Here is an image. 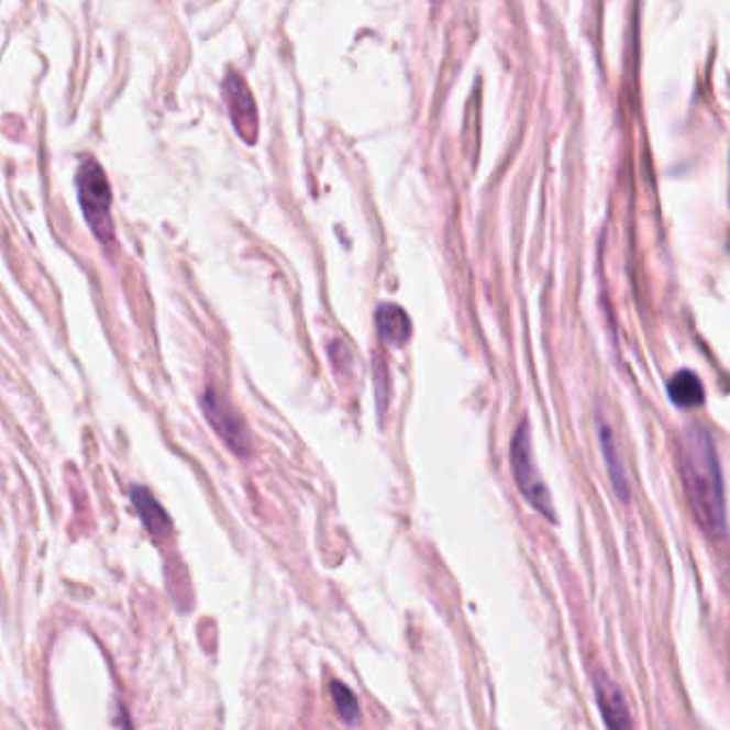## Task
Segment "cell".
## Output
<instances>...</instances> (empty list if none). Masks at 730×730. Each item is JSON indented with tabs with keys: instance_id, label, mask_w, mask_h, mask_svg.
Instances as JSON below:
<instances>
[{
	"instance_id": "cell-1",
	"label": "cell",
	"mask_w": 730,
	"mask_h": 730,
	"mask_svg": "<svg viewBox=\"0 0 730 730\" xmlns=\"http://www.w3.org/2000/svg\"><path fill=\"white\" fill-rule=\"evenodd\" d=\"M679 469L690 501L692 515L707 535H722L727 526L725 480L711 435L690 427L679 444Z\"/></svg>"
},
{
	"instance_id": "cell-2",
	"label": "cell",
	"mask_w": 730,
	"mask_h": 730,
	"mask_svg": "<svg viewBox=\"0 0 730 730\" xmlns=\"http://www.w3.org/2000/svg\"><path fill=\"white\" fill-rule=\"evenodd\" d=\"M78 200H80L84 219L90 232L101 241L110 243L114 239L112 225V189L103 167L95 159L86 157L76 174Z\"/></svg>"
},
{
	"instance_id": "cell-3",
	"label": "cell",
	"mask_w": 730,
	"mask_h": 730,
	"mask_svg": "<svg viewBox=\"0 0 730 730\" xmlns=\"http://www.w3.org/2000/svg\"><path fill=\"white\" fill-rule=\"evenodd\" d=\"M510 465H512V476L515 483L521 490V495L528 499L533 510L544 515L549 521H555L553 504L549 488L542 483L535 463H533V452H531V435H529L528 424H521L512 438L510 444Z\"/></svg>"
},
{
	"instance_id": "cell-4",
	"label": "cell",
	"mask_w": 730,
	"mask_h": 730,
	"mask_svg": "<svg viewBox=\"0 0 730 730\" xmlns=\"http://www.w3.org/2000/svg\"><path fill=\"white\" fill-rule=\"evenodd\" d=\"M202 411L210 427L234 454L246 456L251 452L243 418L234 411V407L228 403V399L221 392H217L214 388H206L202 395Z\"/></svg>"
},
{
	"instance_id": "cell-5",
	"label": "cell",
	"mask_w": 730,
	"mask_h": 730,
	"mask_svg": "<svg viewBox=\"0 0 730 730\" xmlns=\"http://www.w3.org/2000/svg\"><path fill=\"white\" fill-rule=\"evenodd\" d=\"M223 97L228 101L230 117L234 121L236 131L243 135L244 142L253 144L257 135V110L243 76L239 74L228 76V80L223 84Z\"/></svg>"
},
{
	"instance_id": "cell-6",
	"label": "cell",
	"mask_w": 730,
	"mask_h": 730,
	"mask_svg": "<svg viewBox=\"0 0 730 730\" xmlns=\"http://www.w3.org/2000/svg\"><path fill=\"white\" fill-rule=\"evenodd\" d=\"M375 325L384 343L403 347L407 341L411 339V322L406 311L399 305L392 302H381L375 311Z\"/></svg>"
},
{
	"instance_id": "cell-7",
	"label": "cell",
	"mask_w": 730,
	"mask_h": 730,
	"mask_svg": "<svg viewBox=\"0 0 730 730\" xmlns=\"http://www.w3.org/2000/svg\"><path fill=\"white\" fill-rule=\"evenodd\" d=\"M131 501H133V508H135L142 526L153 538H163L172 531V519L163 510L162 504L148 493V488H131Z\"/></svg>"
},
{
	"instance_id": "cell-8",
	"label": "cell",
	"mask_w": 730,
	"mask_h": 730,
	"mask_svg": "<svg viewBox=\"0 0 730 730\" xmlns=\"http://www.w3.org/2000/svg\"><path fill=\"white\" fill-rule=\"evenodd\" d=\"M596 700L602 711L605 725L610 729H628L632 727V718L628 714L626 700L621 692L617 690L609 679H598L596 682Z\"/></svg>"
},
{
	"instance_id": "cell-9",
	"label": "cell",
	"mask_w": 730,
	"mask_h": 730,
	"mask_svg": "<svg viewBox=\"0 0 730 730\" xmlns=\"http://www.w3.org/2000/svg\"><path fill=\"white\" fill-rule=\"evenodd\" d=\"M668 397L679 407H696L705 401V390L700 379L692 370H679L668 381Z\"/></svg>"
},
{
	"instance_id": "cell-10",
	"label": "cell",
	"mask_w": 730,
	"mask_h": 730,
	"mask_svg": "<svg viewBox=\"0 0 730 730\" xmlns=\"http://www.w3.org/2000/svg\"><path fill=\"white\" fill-rule=\"evenodd\" d=\"M598 431H600V446L605 450V458H607V465H609L612 487H615L617 495H619L623 501H628V497H630L628 480H626V474H623V465H621V461H619V452H617V446H615V442H612V433H610V429L605 422L598 424Z\"/></svg>"
},
{
	"instance_id": "cell-11",
	"label": "cell",
	"mask_w": 730,
	"mask_h": 730,
	"mask_svg": "<svg viewBox=\"0 0 730 730\" xmlns=\"http://www.w3.org/2000/svg\"><path fill=\"white\" fill-rule=\"evenodd\" d=\"M330 696H332V703L336 707L339 718L345 725L356 727L361 722V705H358V698L354 696V692L350 690L345 684L332 682L330 684Z\"/></svg>"
}]
</instances>
